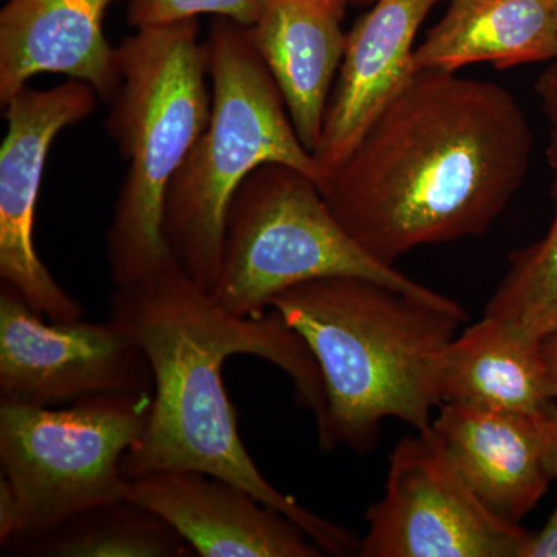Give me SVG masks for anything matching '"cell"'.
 <instances>
[{
    "instance_id": "obj_1",
    "label": "cell",
    "mask_w": 557,
    "mask_h": 557,
    "mask_svg": "<svg viewBox=\"0 0 557 557\" xmlns=\"http://www.w3.org/2000/svg\"><path fill=\"white\" fill-rule=\"evenodd\" d=\"M533 146L504 86L417 72L321 193L343 228L394 267L418 247L485 234L522 188Z\"/></svg>"
},
{
    "instance_id": "obj_2",
    "label": "cell",
    "mask_w": 557,
    "mask_h": 557,
    "mask_svg": "<svg viewBox=\"0 0 557 557\" xmlns=\"http://www.w3.org/2000/svg\"><path fill=\"white\" fill-rule=\"evenodd\" d=\"M109 321L138 344L153 379L148 428L121 461L124 479L132 482L170 469L207 472L288 516L322 552L358 555L361 541L350 531L271 485L237 431L222 380L223 362L234 355L265 359L287 373L296 399L314 413L317 426L324 421L325 392L317 359L277 311L236 317L175 263L146 281L115 287Z\"/></svg>"
},
{
    "instance_id": "obj_3",
    "label": "cell",
    "mask_w": 557,
    "mask_h": 557,
    "mask_svg": "<svg viewBox=\"0 0 557 557\" xmlns=\"http://www.w3.org/2000/svg\"><path fill=\"white\" fill-rule=\"evenodd\" d=\"M270 310L306 341L321 370L322 448L370 453L387 418L431 429L440 362L468 321L456 300L431 302L372 278L330 276L285 289Z\"/></svg>"
},
{
    "instance_id": "obj_4",
    "label": "cell",
    "mask_w": 557,
    "mask_h": 557,
    "mask_svg": "<svg viewBox=\"0 0 557 557\" xmlns=\"http://www.w3.org/2000/svg\"><path fill=\"white\" fill-rule=\"evenodd\" d=\"M120 84L108 131L127 163L106 255L115 287L175 265L163 236L172 180L207 129L212 94L197 20L137 28L116 47Z\"/></svg>"
},
{
    "instance_id": "obj_5",
    "label": "cell",
    "mask_w": 557,
    "mask_h": 557,
    "mask_svg": "<svg viewBox=\"0 0 557 557\" xmlns=\"http://www.w3.org/2000/svg\"><path fill=\"white\" fill-rule=\"evenodd\" d=\"M205 44L211 115L168 189L163 236L178 269L212 293L222 269L226 209L240 183L267 163L306 172L319 188L325 172L300 141L248 27L218 17Z\"/></svg>"
},
{
    "instance_id": "obj_6",
    "label": "cell",
    "mask_w": 557,
    "mask_h": 557,
    "mask_svg": "<svg viewBox=\"0 0 557 557\" xmlns=\"http://www.w3.org/2000/svg\"><path fill=\"white\" fill-rule=\"evenodd\" d=\"M330 276L368 277L431 302L450 300L372 258L306 172L282 163L252 171L226 209L212 298L236 317L259 318L285 289Z\"/></svg>"
},
{
    "instance_id": "obj_7",
    "label": "cell",
    "mask_w": 557,
    "mask_h": 557,
    "mask_svg": "<svg viewBox=\"0 0 557 557\" xmlns=\"http://www.w3.org/2000/svg\"><path fill=\"white\" fill-rule=\"evenodd\" d=\"M153 394L115 392L69 408L0 405V544L127 496L121 461L148 428Z\"/></svg>"
},
{
    "instance_id": "obj_8",
    "label": "cell",
    "mask_w": 557,
    "mask_h": 557,
    "mask_svg": "<svg viewBox=\"0 0 557 557\" xmlns=\"http://www.w3.org/2000/svg\"><path fill=\"white\" fill-rule=\"evenodd\" d=\"M366 520L361 557H522L531 536L475 497L432 428L395 446L386 493L370 505Z\"/></svg>"
},
{
    "instance_id": "obj_9",
    "label": "cell",
    "mask_w": 557,
    "mask_h": 557,
    "mask_svg": "<svg viewBox=\"0 0 557 557\" xmlns=\"http://www.w3.org/2000/svg\"><path fill=\"white\" fill-rule=\"evenodd\" d=\"M138 344L112 321L47 322L16 288L0 285V405L65 403L152 391Z\"/></svg>"
},
{
    "instance_id": "obj_10",
    "label": "cell",
    "mask_w": 557,
    "mask_h": 557,
    "mask_svg": "<svg viewBox=\"0 0 557 557\" xmlns=\"http://www.w3.org/2000/svg\"><path fill=\"white\" fill-rule=\"evenodd\" d=\"M100 95L78 79L47 90L24 87L5 106L0 148V277L51 322L79 321L83 306L44 265L35 245L36 205L47 157L65 127L86 120Z\"/></svg>"
},
{
    "instance_id": "obj_11",
    "label": "cell",
    "mask_w": 557,
    "mask_h": 557,
    "mask_svg": "<svg viewBox=\"0 0 557 557\" xmlns=\"http://www.w3.org/2000/svg\"><path fill=\"white\" fill-rule=\"evenodd\" d=\"M137 502L185 539L201 557H319L321 547L276 508L249 491L194 469H170L132 480Z\"/></svg>"
},
{
    "instance_id": "obj_12",
    "label": "cell",
    "mask_w": 557,
    "mask_h": 557,
    "mask_svg": "<svg viewBox=\"0 0 557 557\" xmlns=\"http://www.w3.org/2000/svg\"><path fill=\"white\" fill-rule=\"evenodd\" d=\"M437 2L375 0L347 33L321 139L313 152L325 178L416 76L417 33Z\"/></svg>"
},
{
    "instance_id": "obj_13",
    "label": "cell",
    "mask_w": 557,
    "mask_h": 557,
    "mask_svg": "<svg viewBox=\"0 0 557 557\" xmlns=\"http://www.w3.org/2000/svg\"><path fill=\"white\" fill-rule=\"evenodd\" d=\"M544 413L446 403L432 420L458 475L505 522L519 525L547 493Z\"/></svg>"
},
{
    "instance_id": "obj_14",
    "label": "cell",
    "mask_w": 557,
    "mask_h": 557,
    "mask_svg": "<svg viewBox=\"0 0 557 557\" xmlns=\"http://www.w3.org/2000/svg\"><path fill=\"white\" fill-rule=\"evenodd\" d=\"M112 0H9L0 11V106L39 73L90 84L112 100L120 84L119 51L104 35Z\"/></svg>"
},
{
    "instance_id": "obj_15",
    "label": "cell",
    "mask_w": 557,
    "mask_h": 557,
    "mask_svg": "<svg viewBox=\"0 0 557 557\" xmlns=\"http://www.w3.org/2000/svg\"><path fill=\"white\" fill-rule=\"evenodd\" d=\"M339 0H267L249 38L273 76L300 141L311 153L324 127L347 33Z\"/></svg>"
},
{
    "instance_id": "obj_16",
    "label": "cell",
    "mask_w": 557,
    "mask_h": 557,
    "mask_svg": "<svg viewBox=\"0 0 557 557\" xmlns=\"http://www.w3.org/2000/svg\"><path fill=\"white\" fill-rule=\"evenodd\" d=\"M549 60H556L555 0H448L445 16L413 54L417 72Z\"/></svg>"
},
{
    "instance_id": "obj_17",
    "label": "cell",
    "mask_w": 557,
    "mask_h": 557,
    "mask_svg": "<svg viewBox=\"0 0 557 557\" xmlns=\"http://www.w3.org/2000/svg\"><path fill=\"white\" fill-rule=\"evenodd\" d=\"M437 391L440 406L461 403L530 416H542L555 401L542 341L528 338L487 314L446 347Z\"/></svg>"
},
{
    "instance_id": "obj_18",
    "label": "cell",
    "mask_w": 557,
    "mask_h": 557,
    "mask_svg": "<svg viewBox=\"0 0 557 557\" xmlns=\"http://www.w3.org/2000/svg\"><path fill=\"white\" fill-rule=\"evenodd\" d=\"M5 545L22 556H190L189 545L166 520L127 497L84 509L57 525L11 539Z\"/></svg>"
},
{
    "instance_id": "obj_19",
    "label": "cell",
    "mask_w": 557,
    "mask_h": 557,
    "mask_svg": "<svg viewBox=\"0 0 557 557\" xmlns=\"http://www.w3.org/2000/svg\"><path fill=\"white\" fill-rule=\"evenodd\" d=\"M555 215L536 244L516 249L485 314L534 341L557 332V170L552 183Z\"/></svg>"
},
{
    "instance_id": "obj_20",
    "label": "cell",
    "mask_w": 557,
    "mask_h": 557,
    "mask_svg": "<svg viewBox=\"0 0 557 557\" xmlns=\"http://www.w3.org/2000/svg\"><path fill=\"white\" fill-rule=\"evenodd\" d=\"M267 0H131L127 21L135 28L177 24L201 14L225 17L251 27L259 20Z\"/></svg>"
},
{
    "instance_id": "obj_21",
    "label": "cell",
    "mask_w": 557,
    "mask_h": 557,
    "mask_svg": "<svg viewBox=\"0 0 557 557\" xmlns=\"http://www.w3.org/2000/svg\"><path fill=\"white\" fill-rule=\"evenodd\" d=\"M536 95L542 112L549 124L547 160L553 171L557 170V65L541 73L536 83Z\"/></svg>"
},
{
    "instance_id": "obj_22",
    "label": "cell",
    "mask_w": 557,
    "mask_h": 557,
    "mask_svg": "<svg viewBox=\"0 0 557 557\" xmlns=\"http://www.w3.org/2000/svg\"><path fill=\"white\" fill-rule=\"evenodd\" d=\"M522 557H557V508L541 533L528 539Z\"/></svg>"
},
{
    "instance_id": "obj_23",
    "label": "cell",
    "mask_w": 557,
    "mask_h": 557,
    "mask_svg": "<svg viewBox=\"0 0 557 557\" xmlns=\"http://www.w3.org/2000/svg\"><path fill=\"white\" fill-rule=\"evenodd\" d=\"M545 421V469L552 479H557V403L553 401L544 413Z\"/></svg>"
},
{
    "instance_id": "obj_24",
    "label": "cell",
    "mask_w": 557,
    "mask_h": 557,
    "mask_svg": "<svg viewBox=\"0 0 557 557\" xmlns=\"http://www.w3.org/2000/svg\"><path fill=\"white\" fill-rule=\"evenodd\" d=\"M542 358L547 369L549 394L557 401V332L542 341Z\"/></svg>"
},
{
    "instance_id": "obj_25",
    "label": "cell",
    "mask_w": 557,
    "mask_h": 557,
    "mask_svg": "<svg viewBox=\"0 0 557 557\" xmlns=\"http://www.w3.org/2000/svg\"><path fill=\"white\" fill-rule=\"evenodd\" d=\"M555 24H556V58H557V0H555Z\"/></svg>"
},
{
    "instance_id": "obj_26",
    "label": "cell",
    "mask_w": 557,
    "mask_h": 557,
    "mask_svg": "<svg viewBox=\"0 0 557 557\" xmlns=\"http://www.w3.org/2000/svg\"><path fill=\"white\" fill-rule=\"evenodd\" d=\"M339 2H343L344 5H348V3L366 2V0H339Z\"/></svg>"
}]
</instances>
